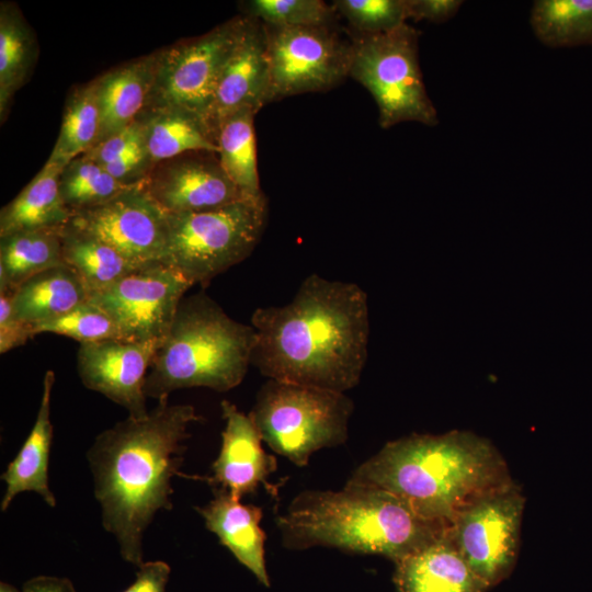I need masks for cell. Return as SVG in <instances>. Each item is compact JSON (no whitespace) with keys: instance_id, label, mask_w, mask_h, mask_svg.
Instances as JSON below:
<instances>
[{"instance_id":"5","label":"cell","mask_w":592,"mask_h":592,"mask_svg":"<svg viewBox=\"0 0 592 592\" xmlns=\"http://www.w3.org/2000/svg\"><path fill=\"white\" fill-rule=\"evenodd\" d=\"M254 342V328L230 318L205 293L184 296L152 357L145 394L160 400L183 388L228 391L243 380Z\"/></svg>"},{"instance_id":"18","label":"cell","mask_w":592,"mask_h":592,"mask_svg":"<svg viewBox=\"0 0 592 592\" xmlns=\"http://www.w3.org/2000/svg\"><path fill=\"white\" fill-rule=\"evenodd\" d=\"M398 592H487L447 533L395 562Z\"/></svg>"},{"instance_id":"28","label":"cell","mask_w":592,"mask_h":592,"mask_svg":"<svg viewBox=\"0 0 592 592\" xmlns=\"http://www.w3.org/2000/svg\"><path fill=\"white\" fill-rule=\"evenodd\" d=\"M251 109L227 117L219 126L217 145L221 168L229 179L248 196H264L257 167L254 116Z\"/></svg>"},{"instance_id":"1","label":"cell","mask_w":592,"mask_h":592,"mask_svg":"<svg viewBox=\"0 0 592 592\" xmlns=\"http://www.w3.org/2000/svg\"><path fill=\"white\" fill-rule=\"evenodd\" d=\"M251 365L267 379L345 392L364 371L369 339L366 293L355 283L316 273L283 306L251 316Z\"/></svg>"},{"instance_id":"2","label":"cell","mask_w":592,"mask_h":592,"mask_svg":"<svg viewBox=\"0 0 592 592\" xmlns=\"http://www.w3.org/2000/svg\"><path fill=\"white\" fill-rule=\"evenodd\" d=\"M201 420L193 406L162 398L145 417H128L103 431L90 447L102 525L125 561L144 562V534L159 511L172 509V478L185 477L180 467L187 429Z\"/></svg>"},{"instance_id":"4","label":"cell","mask_w":592,"mask_h":592,"mask_svg":"<svg viewBox=\"0 0 592 592\" xmlns=\"http://www.w3.org/2000/svg\"><path fill=\"white\" fill-rule=\"evenodd\" d=\"M284 546L340 548L394 562L442 536L447 526L417 513L394 493L348 480L339 491H304L277 517Z\"/></svg>"},{"instance_id":"6","label":"cell","mask_w":592,"mask_h":592,"mask_svg":"<svg viewBox=\"0 0 592 592\" xmlns=\"http://www.w3.org/2000/svg\"><path fill=\"white\" fill-rule=\"evenodd\" d=\"M266 218L265 196L246 197L209 210L167 213L163 263L192 285L204 287L253 252Z\"/></svg>"},{"instance_id":"11","label":"cell","mask_w":592,"mask_h":592,"mask_svg":"<svg viewBox=\"0 0 592 592\" xmlns=\"http://www.w3.org/2000/svg\"><path fill=\"white\" fill-rule=\"evenodd\" d=\"M264 27L269 103L330 90L349 76L352 42L342 38L332 26Z\"/></svg>"},{"instance_id":"15","label":"cell","mask_w":592,"mask_h":592,"mask_svg":"<svg viewBox=\"0 0 592 592\" xmlns=\"http://www.w3.org/2000/svg\"><path fill=\"white\" fill-rule=\"evenodd\" d=\"M161 342H134L119 339L81 343L77 371L82 384L124 407L128 417L143 418L145 383L152 357Z\"/></svg>"},{"instance_id":"36","label":"cell","mask_w":592,"mask_h":592,"mask_svg":"<svg viewBox=\"0 0 592 592\" xmlns=\"http://www.w3.org/2000/svg\"><path fill=\"white\" fill-rule=\"evenodd\" d=\"M34 337V327L20 320L12 308V292H0V353L19 348Z\"/></svg>"},{"instance_id":"39","label":"cell","mask_w":592,"mask_h":592,"mask_svg":"<svg viewBox=\"0 0 592 592\" xmlns=\"http://www.w3.org/2000/svg\"><path fill=\"white\" fill-rule=\"evenodd\" d=\"M22 592H76V590L67 578L39 576L26 581Z\"/></svg>"},{"instance_id":"27","label":"cell","mask_w":592,"mask_h":592,"mask_svg":"<svg viewBox=\"0 0 592 592\" xmlns=\"http://www.w3.org/2000/svg\"><path fill=\"white\" fill-rule=\"evenodd\" d=\"M65 265L82 280L89 296L140 267L98 237L67 223L60 229Z\"/></svg>"},{"instance_id":"3","label":"cell","mask_w":592,"mask_h":592,"mask_svg":"<svg viewBox=\"0 0 592 592\" xmlns=\"http://www.w3.org/2000/svg\"><path fill=\"white\" fill-rule=\"evenodd\" d=\"M511 480L497 447L469 431L390 441L349 479L387 490L423 517L446 525L475 497Z\"/></svg>"},{"instance_id":"29","label":"cell","mask_w":592,"mask_h":592,"mask_svg":"<svg viewBox=\"0 0 592 592\" xmlns=\"http://www.w3.org/2000/svg\"><path fill=\"white\" fill-rule=\"evenodd\" d=\"M99 130L100 110L95 82L92 80L70 91L60 130L47 162L64 168L96 144Z\"/></svg>"},{"instance_id":"7","label":"cell","mask_w":592,"mask_h":592,"mask_svg":"<svg viewBox=\"0 0 592 592\" xmlns=\"http://www.w3.org/2000/svg\"><path fill=\"white\" fill-rule=\"evenodd\" d=\"M353 402L345 392L267 379L249 415L263 442L296 466L348 439Z\"/></svg>"},{"instance_id":"37","label":"cell","mask_w":592,"mask_h":592,"mask_svg":"<svg viewBox=\"0 0 592 592\" xmlns=\"http://www.w3.org/2000/svg\"><path fill=\"white\" fill-rule=\"evenodd\" d=\"M408 19L444 23L454 18L464 3L462 0H407Z\"/></svg>"},{"instance_id":"16","label":"cell","mask_w":592,"mask_h":592,"mask_svg":"<svg viewBox=\"0 0 592 592\" xmlns=\"http://www.w3.org/2000/svg\"><path fill=\"white\" fill-rule=\"evenodd\" d=\"M246 15V14H244ZM270 65L264 24L247 15L243 33L219 78L206 122L217 139L230 115L269 103Z\"/></svg>"},{"instance_id":"31","label":"cell","mask_w":592,"mask_h":592,"mask_svg":"<svg viewBox=\"0 0 592 592\" xmlns=\"http://www.w3.org/2000/svg\"><path fill=\"white\" fill-rule=\"evenodd\" d=\"M127 187L86 153L67 163L59 175L60 195L72 215L105 203Z\"/></svg>"},{"instance_id":"22","label":"cell","mask_w":592,"mask_h":592,"mask_svg":"<svg viewBox=\"0 0 592 592\" xmlns=\"http://www.w3.org/2000/svg\"><path fill=\"white\" fill-rule=\"evenodd\" d=\"M137 118L143 123L146 149L153 164L187 152L219 151L206 119L191 110L145 109Z\"/></svg>"},{"instance_id":"38","label":"cell","mask_w":592,"mask_h":592,"mask_svg":"<svg viewBox=\"0 0 592 592\" xmlns=\"http://www.w3.org/2000/svg\"><path fill=\"white\" fill-rule=\"evenodd\" d=\"M170 572V566L162 560L144 561L138 567L135 581L123 592H166Z\"/></svg>"},{"instance_id":"34","label":"cell","mask_w":592,"mask_h":592,"mask_svg":"<svg viewBox=\"0 0 592 592\" xmlns=\"http://www.w3.org/2000/svg\"><path fill=\"white\" fill-rule=\"evenodd\" d=\"M43 332L65 335L81 343L119 339L110 316L94 304L83 303L69 312L34 327V335Z\"/></svg>"},{"instance_id":"20","label":"cell","mask_w":592,"mask_h":592,"mask_svg":"<svg viewBox=\"0 0 592 592\" xmlns=\"http://www.w3.org/2000/svg\"><path fill=\"white\" fill-rule=\"evenodd\" d=\"M156 64L155 52L119 65L94 79L100 110V130L95 145L126 128L144 111L152 87Z\"/></svg>"},{"instance_id":"10","label":"cell","mask_w":592,"mask_h":592,"mask_svg":"<svg viewBox=\"0 0 592 592\" xmlns=\"http://www.w3.org/2000/svg\"><path fill=\"white\" fill-rule=\"evenodd\" d=\"M246 23L247 15H238L201 36L157 50L145 109L180 106L206 119L219 78Z\"/></svg>"},{"instance_id":"14","label":"cell","mask_w":592,"mask_h":592,"mask_svg":"<svg viewBox=\"0 0 592 592\" xmlns=\"http://www.w3.org/2000/svg\"><path fill=\"white\" fill-rule=\"evenodd\" d=\"M144 186L169 214L215 209L250 197L226 174L218 153L207 151L187 152L158 162Z\"/></svg>"},{"instance_id":"32","label":"cell","mask_w":592,"mask_h":592,"mask_svg":"<svg viewBox=\"0 0 592 592\" xmlns=\"http://www.w3.org/2000/svg\"><path fill=\"white\" fill-rule=\"evenodd\" d=\"M244 14L277 27L332 26L337 12L321 0H251Z\"/></svg>"},{"instance_id":"12","label":"cell","mask_w":592,"mask_h":592,"mask_svg":"<svg viewBox=\"0 0 592 592\" xmlns=\"http://www.w3.org/2000/svg\"><path fill=\"white\" fill-rule=\"evenodd\" d=\"M193 285L164 263L140 266L89 296L113 320L121 340L162 342Z\"/></svg>"},{"instance_id":"30","label":"cell","mask_w":592,"mask_h":592,"mask_svg":"<svg viewBox=\"0 0 592 592\" xmlns=\"http://www.w3.org/2000/svg\"><path fill=\"white\" fill-rule=\"evenodd\" d=\"M530 22L535 36L548 47L592 44V0H536Z\"/></svg>"},{"instance_id":"25","label":"cell","mask_w":592,"mask_h":592,"mask_svg":"<svg viewBox=\"0 0 592 592\" xmlns=\"http://www.w3.org/2000/svg\"><path fill=\"white\" fill-rule=\"evenodd\" d=\"M38 56L36 36L9 1L0 4V118L5 121L16 91L29 80Z\"/></svg>"},{"instance_id":"26","label":"cell","mask_w":592,"mask_h":592,"mask_svg":"<svg viewBox=\"0 0 592 592\" xmlns=\"http://www.w3.org/2000/svg\"><path fill=\"white\" fill-rule=\"evenodd\" d=\"M61 227L16 231L0 237V292H13L30 277L65 265Z\"/></svg>"},{"instance_id":"13","label":"cell","mask_w":592,"mask_h":592,"mask_svg":"<svg viewBox=\"0 0 592 592\" xmlns=\"http://www.w3.org/2000/svg\"><path fill=\"white\" fill-rule=\"evenodd\" d=\"M69 223L103 240L137 266L163 263L167 213L144 183L123 190L105 203L75 213Z\"/></svg>"},{"instance_id":"19","label":"cell","mask_w":592,"mask_h":592,"mask_svg":"<svg viewBox=\"0 0 592 592\" xmlns=\"http://www.w3.org/2000/svg\"><path fill=\"white\" fill-rule=\"evenodd\" d=\"M221 545L250 570L264 587H270L264 557L265 533L260 526L262 510L243 504L224 490H215V498L195 508Z\"/></svg>"},{"instance_id":"8","label":"cell","mask_w":592,"mask_h":592,"mask_svg":"<svg viewBox=\"0 0 592 592\" xmlns=\"http://www.w3.org/2000/svg\"><path fill=\"white\" fill-rule=\"evenodd\" d=\"M419 35L405 23L387 33L352 36L349 76L374 98L382 128L403 122L439 124L420 68Z\"/></svg>"},{"instance_id":"35","label":"cell","mask_w":592,"mask_h":592,"mask_svg":"<svg viewBox=\"0 0 592 592\" xmlns=\"http://www.w3.org/2000/svg\"><path fill=\"white\" fill-rule=\"evenodd\" d=\"M145 141L143 123L136 118L119 133L92 147L88 152L102 167L115 162Z\"/></svg>"},{"instance_id":"23","label":"cell","mask_w":592,"mask_h":592,"mask_svg":"<svg viewBox=\"0 0 592 592\" xmlns=\"http://www.w3.org/2000/svg\"><path fill=\"white\" fill-rule=\"evenodd\" d=\"M89 292L79 275L67 265L45 270L12 292L14 315L35 327L58 318L87 303Z\"/></svg>"},{"instance_id":"24","label":"cell","mask_w":592,"mask_h":592,"mask_svg":"<svg viewBox=\"0 0 592 592\" xmlns=\"http://www.w3.org/2000/svg\"><path fill=\"white\" fill-rule=\"evenodd\" d=\"M64 168L47 162L31 182L0 212V237L16 231L57 228L66 225L72 213L59 191Z\"/></svg>"},{"instance_id":"9","label":"cell","mask_w":592,"mask_h":592,"mask_svg":"<svg viewBox=\"0 0 592 592\" xmlns=\"http://www.w3.org/2000/svg\"><path fill=\"white\" fill-rule=\"evenodd\" d=\"M525 501L521 487L511 480L467 502L447 526L452 543L489 589L516 565Z\"/></svg>"},{"instance_id":"40","label":"cell","mask_w":592,"mask_h":592,"mask_svg":"<svg viewBox=\"0 0 592 592\" xmlns=\"http://www.w3.org/2000/svg\"><path fill=\"white\" fill-rule=\"evenodd\" d=\"M0 592H22V591H19L15 587L9 584V583H5V582H1L0 583Z\"/></svg>"},{"instance_id":"33","label":"cell","mask_w":592,"mask_h":592,"mask_svg":"<svg viewBox=\"0 0 592 592\" xmlns=\"http://www.w3.org/2000/svg\"><path fill=\"white\" fill-rule=\"evenodd\" d=\"M332 5L355 35L387 33L408 20L407 0H335Z\"/></svg>"},{"instance_id":"17","label":"cell","mask_w":592,"mask_h":592,"mask_svg":"<svg viewBox=\"0 0 592 592\" xmlns=\"http://www.w3.org/2000/svg\"><path fill=\"white\" fill-rule=\"evenodd\" d=\"M225 428L221 447L212 465V476H194L206 480L215 490H224L236 499L253 492L260 483L267 488L269 475L276 470V459L262 447L261 435L252 418L228 400L220 402Z\"/></svg>"},{"instance_id":"21","label":"cell","mask_w":592,"mask_h":592,"mask_svg":"<svg viewBox=\"0 0 592 592\" xmlns=\"http://www.w3.org/2000/svg\"><path fill=\"white\" fill-rule=\"evenodd\" d=\"M55 382L53 371L43 380V394L35 423L16 456L1 475L5 491L0 509L7 511L13 499L22 492H36L52 508L56 499L48 485L49 453L53 441L50 396Z\"/></svg>"}]
</instances>
